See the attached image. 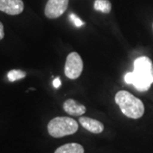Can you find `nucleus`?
<instances>
[{
	"mask_svg": "<svg viewBox=\"0 0 153 153\" xmlns=\"http://www.w3.org/2000/svg\"><path fill=\"white\" fill-rule=\"evenodd\" d=\"M124 81L133 84L139 91H147L153 83V63L150 58L141 56L134 60V71L126 73Z\"/></svg>",
	"mask_w": 153,
	"mask_h": 153,
	"instance_id": "obj_1",
	"label": "nucleus"
},
{
	"mask_svg": "<svg viewBox=\"0 0 153 153\" xmlns=\"http://www.w3.org/2000/svg\"><path fill=\"white\" fill-rule=\"evenodd\" d=\"M115 101L122 112L129 118L138 119L144 115L145 106L142 101L128 91H118L115 95Z\"/></svg>",
	"mask_w": 153,
	"mask_h": 153,
	"instance_id": "obj_2",
	"label": "nucleus"
},
{
	"mask_svg": "<svg viewBox=\"0 0 153 153\" xmlns=\"http://www.w3.org/2000/svg\"><path fill=\"white\" fill-rule=\"evenodd\" d=\"M78 130V123L73 118L68 117H57L48 124V132L54 138L71 135Z\"/></svg>",
	"mask_w": 153,
	"mask_h": 153,
	"instance_id": "obj_3",
	"label": "nucleus"
},
{
	"mask_svg": "<svg viewBox=\"0 0 153 153\" xmlns=\"http://www.w3.org/2000/svg\"><path fill=\"white\" fill-rule=\"evenodd\" d=\"M83 69V63L81 56L76 52H71L66 57L65 74L70 79L79 77Z\"/></svg>",
	"mask_w": 153,
	"mask_h": 153,
	"instance_id": "obj_4",
	"label": "nucleus"
},
{
	"mask_svg": "<svg viewBox=\"0 0 153 153\" xmlns=\"http://www.w3.org/2000/svg\"><path fill=\"white\" fill-rule=\"evenodd\" d=\"M69 0H48L44 15L49 19H56L61 16L68 8Z\"/></svg>",
	"mask_w": 153,
	"mask_h": 153,
	"instance_id": "obj_5",
	"label": "nucleus"
},
{
	"mask_svg": "<svg viewBox=\"0 0 153 153\" xmlns=\"http://www.w3.org/2000/svg\"><path fill=\"white\" fill-rule=\"evenodd\" d=\"M24 10L22 0H0V11L10 16H17Z\"/></svg>",
	"mask_w": 153,
	"mask_h": 153,
	"instance_id": "obj_6",
	"label": "nucleus"
},
{
	"mask_svg": "<svg viewBox=\"0 0 153 153\" xmlns=\"http://www.w3.org/2000/svg\"><path fill=\"white\" fill-rule=\"evenodd\" d=\"M63 109L66 113L74 117L81 116L86 112V107L72 99H68L64 102Z\"/></svg>",
	"mask_w": 153,
	"mask_h": 153,
	"instance_id": "obj_7",
	"label": "nucleus"
},
{
	"mask_svg": "<svg viewBox=\"0 0 153 153\" xmlns=\"http://www.w3.org/2000/svg\"><path fill=\"white\" fill-rule=\"evenodd\" d=\"M79 123L82 126V128L93 134H100L104 130V125L102 123L90 117H81L79 118Z\"/></svg>",
	"mask_w": 153,
	"mask_h": 153,
	"instance_id": "obj_8",
	"label": "nucleus"
},
{
	"mask_svg": "<svg viewBox=\"0 0 153 153\" xmlns=\"http://www.w3.org/2000/svg\"><path fill=\"white\" fill-rule=\"evenodd\" d=\"M55 153H84V149L80 144L68 143L57 148Z\"/></svg>",
	"mask_w": 153,
	"mask_h": 153,
	"instance_id": "obj_9",
	"label": "nucleus"
},
{
	"mask_svg": "<svg viewBox=\"0 0 153 153\" xmlns=\"http://www.w3.org/2000/svg\"><path fill=\"white\" fill-rule=\"evenodd\" d=\"M94 8L96 11H100L104 14H109L111 10V4L109 0H95Z\"/></svg>",
	"mask_w": 153,
	"mask_h": 153,
	"instance_id": "obj_10",
	"label": "nucleus"
},
{
	"mask_svg": "<svg viewBox=\"0 0 153 153\" xmlns=\"http://www.w3.org/2000/svg\"><path fill=\"white\" fill-rule=\"evenodd\" d=\"M26 76H27V73L21 70H11L9 71L7 75L10 82H15L17 80H20V79L24 78Z\"/></svg>",
	"mask_w": 153,
	"mask_h": 153,
	"instance_id": "obj_11",
	"label": "nucleus"
},
{
	"mask_svg": "<svg viewBox=\"0 0 153 153\" xmlns=\"http://www.w3.org/2000/svg\"><path fill=\"white\" fill-rule=\"evenodd\" d=\"M70 20H71V22L76 26V27H82V25L84 24V22H82L78 17L76 16L75 14H73V13H71L70 14Z\"/></svg>",
	"mask_w": 153,
	"mask_h": 153,
	"instance_id": "obj_12",
	"label": "nucleus"
},
{
	"mask_svg": "<svg viewBox=\"0 0 153 153\" xmlns=\"http://www.w3.org/2000/svg\"><path fill=\"white\" fill-rule=\"evenodd\" d=\"M60 84H61V82H60L59 77H56V78L54 79V81H53V85H54V87H55V88H58L60 86Z\"/></svg>",
	"mask_w": 153,
	"mask_h": 153,
	"instance_id": "obj_13",
	"label": "nucleus"
},
{
	"mask_svg": "<svg viewBox=\"0 0 153 153\" xmlns=\"http://www.w3.org/2000/svg\"><path fill=\"white\" fill-rule=\"evenodd\" d=\"M4 38V25L0 22V40Z\"/></svg>",
	"mask_w": 153,
	"mask_h": 153,
	"instance_id": "obj_14",
	"label": "nucleus"
}]
</instances>
